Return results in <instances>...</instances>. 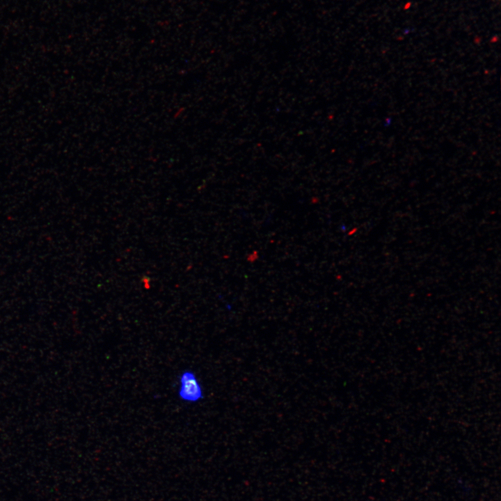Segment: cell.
<instances>
[{
  "instance_id": "1",
  "label": "cell",
  "mask_w": 501,
  "mask_h": 501,
  "mask_svg": "<svg viewBox=\"0 0 501 501\" xmlns=\"http://www.w3.org/2000/svg\"><path fill=\"white\" fill-rule=\"evenodd\" d=\"M179 398L187 403H197L204 397L202 385L196 373L190 369L183 371L179 378Z\"/></svg>"
}]
</instances>
